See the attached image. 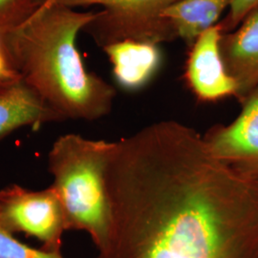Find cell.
I'll return each instance as SVG.
<instances>
[{"instance_id":"obj_3","label":"cell","mask_w":258,"mask_h":258,"mask_svg":"<svg viewBox=\"0 0 258 258\" xmlns=\"http://www.w3.org/2000/svg\"><path fill=\"white\" fill-rule=\"evenodd\" d=\"M116 142L69 133L55 140L48 153V171L61 204L67 231H86L102 253L111 230L106 172Z\"/></svg>"},{"instance_id":"obj_15","label":"cell","mask_w":258,"mask_h":258,"mask_svg":"<svg viewBox=\"0 0 258 258\" xmlns=\"http://www.w3.org/2000/svg\"><path fill=\"white\" fill-rule=\"evenodd\" d=\"M22 80L10 53L5 34L0 32V84L12 83Z\"/></svg>"},{"instance_id":"obj_7","label":"cell","mask_w":258,"mask_h":258,"mask_svg":"<svg viewBox=\"0 0 258 258\" xmlns=\"http://www.w3.org/2000/svg\"><path fill=\"white\" fill-rule=\"evenodd\" d=\"M222 35L218 22L189 47L184 65V82L200 102H215L237 97V85L228 74L220 54Z\"/></svg>"},{"instance_id":"obj_12","label":"cell","mask_w":258,"mask_h":258,"mask_svg":"<svg viewBox=\"0 0 258 258\" xmlns=\"http://www.w3.org/2000/svg\"><path fill=\"white\" fill-rule=\"evenodd\" d=\"M42 4L43 0H0V32L18 27Z\"/></svg>"},{"instance_id":"obj_14","label":"cell","mask_w":258,"mask_h":258,"mask_svg":"<svg viewBox=\"0 0 258 258\" xmlns=\"http://www.w3.org/2000/svg\"><path fill=\"white\" fill-rule=\"evenodd\" d=\"M255 10H258V0H231L228 14L219 21L223 34L234 31Z\"/></svg>"},{"instance_id":"obj_11","label":"cell","mask_w":258,"mask_h":258,"mask_svg":"<svg viewBox=\"0 0 258 258\" xmlns=\"http://www.w3.org/2000/svg\"><path fill=\"white\" fill-rule=\"evenodd\" d=\"M230 3L231 0H177L161 16L169 22L177 38L189 48L204 32L219 22Z\"/></svg>"},{"instance_id":"obj_8","label":"cell","mask_w":258,"mask_h":258,"mask_svg":"<svg viewBox=\"0 0 258 258\" xmlns=\"http://www.w3.org/2000/svg\"><path fill=\"white\" fill-rule=\"evenodd\" d=\"M219 47L226 70L237 85L240 102L258 85V10L234 31L223 34Z\"/></svg>"},{"instance_id":"obj_6","label":"cell","mask_w":258,"mask_h":258,"mask_svg":"<svg viewBox=\"0 0 258 258\" xmlns=\"http://www.w3.org/2000/svg\"><path fill=\"white\" fill-rule=\"evenodd\" d=\"M239 115L229 124H215L203 135L222 164L258 182V85L240 101Z\"/></svg>"},{"instance_id":"obj_1","label":"cell","mask_w":258,"mask_h":258,"mask_svg":"<svg viewBox=\"0 0 258 258\" xmlns=\"http://www.w3.org/2000/svg\"><path fill=\"white\" fill-rule=\"evenodd\" d=\"M106 258H258V182L175 120L116 142Z\"/></svg>"},{"instance_id":"obj_13","label":"cell","mask_w":258,"mask_h":258,"mask_svg":"<svg viewBox=\"0 0 258 258\" xmlns=\"http://www.w3.org/2000/svg\"><path fill=\"white\" fill-rule=\"evenodd\" d=\"M0 258H64L60 252L36 249L20 242L15 234L0 229Z\"/></svg>"},{"instance_id":"obj_5","label":"cell","mask_w":258,"mask_h":258,"mask_svg":"<svg viewBox=\"0 0 258 258\" xmlns=\"http://www.w3.org/2000/svg\"><path fill=\"white\" fill-rule=\"evenodd\" d=\"M0 229L25 233L39 240L42 249L60 252L67 228L55 188L33 190L17 184L0 188Z\"/></svg>"},{"instance_id":"obj_9","label":"cell","mask_w":258,"mask_h":258,"mask_svg":"<svg viewBox=\"0 0 258 258\" xmlns=\"http://www.w3.org/2000/svg\"><path fill=\"white\" fill-rule=\"evenodd\" d=\"M102 49L116 83L126 91H138L148 85L162 64V53L155 43L126 39Z\"/></svg>"},{"instance_id":"obj_2","label":"cell","mask_w":258,"mask_h":258,"mask_svg":"<svg viewBox=\"0 0 258 258\" xmlns=\"http://www.w3.org/2000/svg\"><path fill=\"white\" fill-rule=\"evenodd\" d=\"M95 14L43 2L5 34L22 80L63 120L102 119L116 98L111 84L86 69L77 45Z\"/></svg>"},{"instance_id":"obj_4","label":"cell","mask_w":258,"mask_h":258,"mask_svg":"<svg viewBox=\"0 0 258 258\" xmlns=\"http://www.w3.org/2000/svg\"><path fill=\"white\" fill-rule=\"evenodd\" d=\"M177 0H43L65 7L102 6L84 28L102 48L121 40H138L160 45L177 38L175 32L161 14Z\"/></svg>"},{"instance_id":"obj_10","label":"cell","mask_w":258,"mask_h":258,"mask_svg":"<svg viewBox=\"0 0 258 258\" xmlns=\"http://www.w3.org/2000/svg\"><path fill=\"white\" fill-rule=\"evenodd\" d=\"M64 121L23 80L0 84V142L23 127Z\"/></svg>"}]
</instances>
